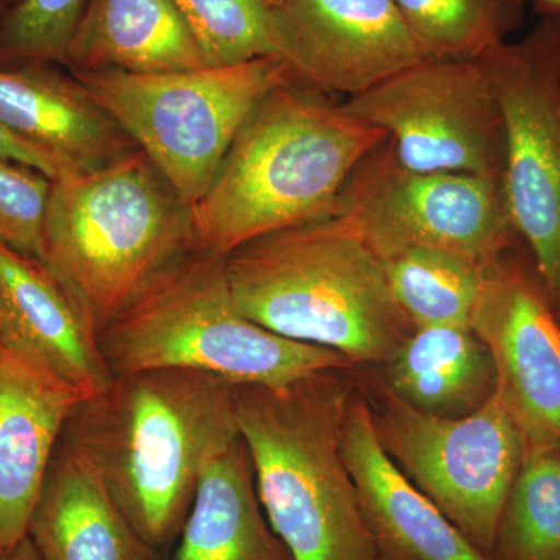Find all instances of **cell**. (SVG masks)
Masks as SVG:
<instances>
[{"label":"cell","mask_w":560,"mask_h":560,"mask_svg":"<svg viewBox=\"0 0 560 560\" xmlns=\"http://www.w3.org/2000/svg\"><path fill=\"white\" fill-rule=\"evenodd\" d=\"M469 327L489 349L497 397L526 448H560V319L539 276L510 254L486 267Z\"/></svg>","instance_id":"cell-12"},{"label":"cell","mask_w":560,"mask_h":560,"mask_svg":"<svg viewBox=\"0 0 560 560\" xmlns=\"http://www.w3.org/2000/svg\"><path fill=\"white\" fill-rule=\"evenodd\" d=\"M28 539L44 560H156L94 467L65 438L32 512Z\"/></svg>","instance_id":"cell-18"},{"label":"cell","mask_w":560,"mask_h":560,"mask_svg":"<svg viewBox=\"0 0 560 560\" xmlns=\"http://www.w3.org/2000/svg\"><path fill=\"white\" fill-rule=\"evenodd\" d=\"M66 65L73 72L162 73L208 68L173 0H90Z\"/></svg>","instance_id":"cell-19"},{"label":"cell","mask_w":560,"mask_h":560,"mask_svg":"<svg viewBox=\"0 0 560 560\" xmlns=\"http://www.w3.org/2000/svg\"><path fill=\"white\" fill-rule=\"evenodd\" d=\"M51 180L0 158V242L44 260V223Z\"/></svg>","instance_id":"cell-27"},{"label":"cell","mask_w":560,"mask_h":560,"mask_svg":"<svg viewBox=\"0 0 560 560\" xmlns=\"http://www.w3.org/2000/svg\"><path fill=\"white\" fill-rule=\"evenodd\" d=\"M335 371L232 385L261 508L293 560H381L341 451L349 386Z\"/></svg>","instance_id":"cell-4"},{"label":"cell","mask_w":560,"mask_h":560,"mask_svg":"<svg viewBox=\"0 0 560 560\" xmlns=\"http://www.w3.org/2000/svg\"><path fill=\"white\" fill-rule=\"evenodd\" d=\"M0 158L38 171L51 180L77 175V173L69 172L57 158L51 156L46 150L33 145L28 140L22 139L16 132L9 130L2 121H0Z\"/></svg>","instance_id":"cell-28"},{"label":"cell","mask_w":560,"mask_h":560,"mask_svg":"<svg viewBox=\"0 0 560 560\" xmlns=\"http://www.w3.org/2000/svg\"><path fill=\"white\" fill-rule=\"evenodd\" d=\"M209 66L275 57L270 9L264 0H173Z\"/></svg>","instance_id":"cell-25"},{"label":"cell","mask_w":560,"mask_h":560,"mask_svg":"<svg viewBox=\"0 0 560 560\" xmlns=\"http://www.w3.org/2000/svg\"><path fill=\"white\" fill-rule=\"evenodd\" d=\"M101 342L114 377L187 370L234 386H280L350 364L340 352L289 340L246 318L232 298L224 257L198 249L106 326Z\"/></svg>","instance_id":"cell-6"},{"label":"cell","mask_w":560,"mask_h":560,"mask_svg":"<svg viewBox=\"0 0 560 560\" xmlns=\"http://www.w3.org/2000/svg\"><path fill=\"white\" fill-rule=\"evenodd\" d=\"M265 3H267L268 9H272V7L279 5L280 2H283V0H264Z\"/></svg>","instance_id":"cell-31"},{"label":"cell","mask_w":560,"mask_h":560,"mask_svg":"<svg viewBox=\"0 0 560 560\" xmlns=\"http://www.w3.org/2000/svg\"><path fill=\"white\" fill-rule=\"evenodd\" d=\"M187 206L205 197L250 110L291 79L278 57L162 73L73 72Z\"/></svg>","instance_id":"cell-7"},{"label":"cell","mask_w":560,"mask_h":560,"mask_svg":"<svg viewBox=\"0 0 560 560\" xmlns=\"http://www.w3.org/2000/svg\"><path fill=\"white\" fill-rule=\"evenodd\" d=\"M80 401L0 350V547L27 537L51 459Z\"/></svg>","instance_id":"cell-17"},{"label":"cell","mask_w":560,"mask_h":560,"mask_svg":"<svg viewBox=\"0 0 560 560\" xmlns=\"http://www.w3.org/2000/svg\"><path fill=\"white\" fill-rule=\"evenodd\" d=\"M195 249L190 206L142 150L51 183L44 260L101 330Z\"/></svg>","instance_id":"cell-5"},{"label":"cell","mask_w":560,"mask_h":560,"mask_svg":"<svg viewBox=\"0 0 560 560\" xmlns=\"http://www.w3.org/2000/svg\"><path fill=\"white\" fill-rule=\"evenodd\" d=\"M381 257L390 291L412 326L469 327L486 267L427 246H404Z\"/></svg>","instance_id":"cell-22"},{"label":"cell","mask_w":560,"mask_h":560,"mask_svg":"<svg viewBox=\"0 0 560 560\" xmlns=\"http://www.w3.org/2000/svg\"><path fill=\"white\" fill-rule=\"evenodd\" d=\"M386 364V390L436 418L474 415L497 390L492 355L470 327H415Z\"/></svg>","instance_id":"cell-21"},{"label":"cell","mask_w":560,"mask_h":560,"mask_svg":"<svg viewBox=\"0 0 560 560\" xmlns=\"http://www.w3.org/2000/svg\"><path fill=\"white\" fill-rule=\"evenodd\" d=\"M499 102L503 191L545 293L560 307V20L478 58Z\"/></svg>","instance_id":"cell-9"},{"label":"cell","mask_w":560,"mask_h":560,"mask_svg":"<svg viewBox=\"0 0 560 560\" xmlns=\"http://www.w3.org/2000/svg\"><path fill=\"white\" fill-rule=\"evenodd\" d=\"M238 311L280 337L389 363L415 330L381 254L340 212L254 238L224 257Z\"/></svg>","instance_id":"cell-3"},{"label":"cell","mask_w":560,"mask_h":560,"mask_svg":"<svg viewBox=\"0 0 560 560\" xmlns=\"http://www.w3.org/2000/svg\"><path fill=\"white\" fill-rule=\"evenodd\" d=\"M556 313H558V316H559V319H560V307L558 308V311H556Z\"/></svg>","instance_id":"cell-32"},{"label":"cell","mask_w":560,"mask_h":560,"mask_svg":"<svg viewBox=\"0 0 560 560\" xmlns=\"http://www.w3.org/2000/svg\"><path fill=\"white\" fill-rule=\"evenodd\" d=\"M425 58L478 60L511 40L529 0H394Z\"/></svg>","instance_id":"cell-23"},{"label":"cell","mask_w":560,"mask_h":560,"mask_svg":"<svg viewBox=\"0 0 560 560\" xmlns=\"http://www.w3.org/2000/svg\"><path fill=\"white\" fill-rule=\"evenodd\" d=\"M0 121L72 173L101 171L138 149L75 77L50 62L0 65Z\"/></svg>","instance_id":"cell-16"},{"label":"cell","mask_w":560,"mask_h":560,"mask_svg":"<svg viewBox=\"0 0 560 560\" xmlns=\"http://www.w3.org/2000/svg\"><path fill=\"white\" fill-rule=\"evenodd\" d=\"M371 412L383 451L492 559L501 514L526 451L497 394L474 415L445 419L416 410L385 389Z\"/></svg>","instance_id":"cell-8"},{"label":"cell","mask_w":560,"mask_h":560,"mask_svg":"<svg viewBox=\"0 0 560 560\" xmlns=\"http://www.w3.org/2000/svg\"><path fill=\"white\" fill-rule=\"evenodd\" d=\"M329 97L290 79L254 106L191 206L198 250L226 257L261 235L334 213L350 175L386 135Z\"/></svg>","instance_id":"cell-2"},{"label":"cell","mask_w":560,"mask_h":560,"mask_svg":"<svg viewBox=\"0 0 560 560\" xmlns=\"http://www.w3.org/2000/svg\"><path fill=\"white\" fill-rule=\"evenodd\" d=\"M86 302L46 260L0 242V350L80 400L114 381Z\"/></svg>","instance_id":"cell-14"},{"label":"cell","mask_w":560,"mask_h":560,"mask_svg":"<svg viewBox=\"0 0 560 560\" xmlns=\"http://www.w3.org/2000/svg\"><path fill=\"white\" fill-rule=\"evenodd\" d=\"M342 105L385 131L407 171L503 183V120L480 60L425 58Z\"/></svg>","instance_id":"cell-10"},{"label":"cell","mask_w":560,"mask_h":560,"mask_svg":"<svg viewBox=\"0 0 560 560\" xmlns=\"http://www.w3.org/2000/svg\"><path fill=\"white\" fill-rule=\"evenodd\" d=\"M492 560H560V448H526Z\"/></svg>","instance_id":"cell-24"},{"label":"cell","mask_w":560,"mask_h":560,"mask_svg":"<svg viewBox=\"0 0 560 560\" xmlns=\"http://www.w3.org/2000/svg\"><path fill=\"white\" fill-rule=\"evenodd\" d=\"M0 560H44L33 541L24 537L11 547H0Z\"/></svg>","instance_id":"cell-29"},{"label":"cell","mask_w":560,"mask_h":560,"mask_svg":"<svg viewBox=\"0 0 560 560\" xmlns=\"http://www.w3.org/2000/svg\"><path fill=\"white\" fill-rule=\"evenodd\" d=\"M270 31L291 80L346 101L425 60L394 0H283Z\"/></svg>","instance_id":"cell-13"},{"label":"cell","mask_w":560,"mask_h":560,"mask_svg":"<svg viewBox=\"0 0 560 560\" xmlns=\"http://www.w3.org/2000/svg\"><path fill=\"white\" fill-rule=\"evenodd\" d=\"M90 0H18L0 21V61L68 60Z\"/></svg>","instance_id":"cell-26"},{"label":"cell","mask_w":560,"mask_h":560,"mask_svg":"<svg viewBox=\"0 0 560 560\" xmlns=\"http://www.w3.org/2000/svg\"><path fill=\"white\" fill-rule=\"evenodd\" d=\"M335 212L349 217L378 254L427 246L489 267L518 238L501 180L407 171L386 140L350 175Z\"/></svg>","instance_id":"cell-11"},{"label":"cell","mask_w":560,"mask_h":560,"mask_svg":"<svg viewBox=\"0 0 560 560\" xmlns=\"http://www.w3.org/2000/svg\"><path fill=\"white\" fill-rule=\"evenodd\" d=\"M62 438L94 467L154 551L178 539L206 466L241 440L232 385L187 370L117 375Z\"/></svg>","instance_id":"cell-1"},{"label":"cell","mask_w":560,"mask_h":560,"mask_svg":"<svg viewBox=\"0 0 560 560\" xmlns=\"http://www.w3.org/2000/svg\"><path fill=\"white\" fill-rule=\"evenodd\" d=\"M341 451L381 560H492L383 451L364 397L350 396Z\"/></svg>","instance_id":"cell-15"},{"label":"cell","mask_w":560,"mask_h":560,"mask_svg":"<svg viewBox=\"0 0 560 560\" xmlns=\"http://www.w3.org/2000/svg\"><path fill=\"white\" fill-rule=\"evenodd\" d=\"M171 560H293L261 508L242 440L202 470Z\"/></svg>","instance_id":"cell-20"},{"label":"cell","mask_w":560,"mask_h":560,"mask_svg":"<svg viewBox=\"0 0 560 560\" xmlns=\"http://www.w3.org/2000/svg\"><path fill=\"white\" fill-rule=\"evenodd\" d=\"M529 3L545 18L560 20V0H529Z\"/></svg>","instance_id":"cell-30"}]
</instances>
